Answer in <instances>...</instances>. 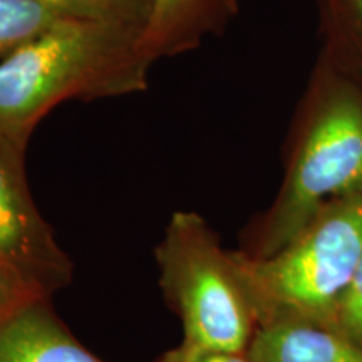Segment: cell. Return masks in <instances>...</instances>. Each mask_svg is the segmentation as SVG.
Listing matches in <instances>:
<instances>
[{"instance_id":"cell-1","label":"cell","mask_w":362,"mask_h":362,"mask_svg":"<svg viewBox=\"0 0 362 362\" xmlns=\"http://www.w3.org/2000/svg\"><path fill=\"white\" fill-rule=\"evenodd\" d=\"M153 64L141 29L59 19L0 59V136L25 151L59 104L144 93Z\"/></svg>"},{"instance_id":"cell-2","label":"cell","mask_w":362,"mask_h":362,"mask_svg":"<svg viewBox=\"0 0 362 362\" xmlns=\"http://www.w3.org/2000/svg\"><path fill=\"white\" fill-rule=\"evenodd\" d=\"M257 327L310 324L332 330L337 305L362 260V193L324 206L272 255L233 252Z\"/></svg>"},{"instance_id":"cell-3","label":"cell","mask_w":362,"mask_h":362,"mask_svg":"<svg viewBox=\"0 0 362 362\" xmlns=\"http://www.w3.org/2000/svg\"><path fill=\"white\" fill-rule=\"evenodd\" d=\"M160 287L180 317L183 339L158 362L202 352L247 351L257 330L233 252L220 245L197 211H175L155 250Z\"/></svg>"},{"instance_id":"cell-4","label":"cell","mask_w":362,"mask_h":362,"mask_svg":"<svg viewBox=\"0 0 362 362\" xmlns=\"http://www.w3.org/2000/svg\"><path fill=\"white\" fill-rule=\"evenodd\" d=\"M357 193H362V106L341 98L317 112L300 136L282 189L245 253L272 255L324 206Z\"/></svg>"},{"instance_id":"cell-5","label":"cell","mask_w":362,"mask_h":362,"mask_svg":"<svg viewBox=\"0 0 362 362\" xmlns=\"http://www.w3.org/2000/svg\"><path fill=\"white\" fill-rule=\"evenodd\" d=\"M24 156L0 136V265L52 297L72 282L74 265L35 205Z\"/></svg>"},{"instance_id":"cell-6","label":"cell","mask_w":362,"mask_h":362,"mask_svg":"<svg viewBox=\"0 0 362 362\" xmlns=\"http://www.w3.org/2000/svg\"><path fill=\"white\" fill-rule=\"evenodd\" d=\"M0 362H106L59 319L51 298L39 297L0 320Z\"/></svg>"},{"instance_id":"cell-7","label":"cell","mask_w":362,"mask_h":362,"mask_svg":"<svg viewBox=\"0 0 362 362\" xmlns=\"http://www.w3.org/2000/svg\"><path fill=\"white\" fill-rule=\"evenodd\" d=\"M235 0H151L141 40L153 62L183 56L216 34L235 12Z\"/></svg>"},{"instance_id":"cell-8","label":"cell","mask_w":362,"mask_h":362,"mask_svg":"<svg viewBox=\"0 0 362 362\" xmlns=\"http://www.w3.org/2000/svg\"><path fill=\"white\" fill-rule=\"evenodd\" d=\"M247 352L252 362H362V347L310 324L260 325Z\"/></svg>"},{"instance_id":"cell-9","label":"cell","mask_w":362,"mask_h":362,"mask_svg":"<svg viewBox=\"0 0 362 362\" xmlns=\"http://www.w3.org/2000/svg\"><path fill=\"white\" fill-rule=\"evenodd\" d=\"M57 19L96 22L141 29L151 13V0H35Z\"/></svg>"},{"instance_id":"cell-10","label":"cell","mask_w":362,"mask_h":362,"mask_svg":"<svg viewBox=\"0 0 362 362\" xmlns=\"http://www.w3.org/2000/svg\"><path fill=\"white\" fill-rule=\"evenodd\" d=\"M59 21L35 0H0V59Z\"/></svg>"},{"instance_id":"cell-11","label":"cell","mask_w":362,"mask_h":362,"mask_svg":"<svg viewBox=\"0 0 362 362\" xmlns=\"http://www.w3.org/2000/svg\"><path fill=\"white\" fill-rule=\"evenodd\" d=\"M332 330L362 347V260L339 302Z\"/></svg>"},{"instance_id":"cell-12","label":"cell","mask_w":362,"mask_h":362,"mask_svg":"<svg viewBox=\"0 0 362 362\" xmlns=\"http://www.w3.org/2000/svg\"><path fill=\"white\" fill-rule=\"evenodd\" d=\"M39 297H47L22 275L0 265V320ZM51 298V297H49Z\"/></svg>"},{"instance_id":"cell-13","label":"cell","mask_w":362,"mask_h":362,"mask_svg":"<svg viewBox=\"0 0 362 362\" xmlns=\"http://www.w3.org/2000/svg\"><path fill=\"white\" fill-rule=\"evenodd\" d=\"M185 362H252L250 357H248L247 351L240 352H221V351H214V352H202V354H197L189 357Z\"/></svg>"},{"instance_id":"cell-14","label":"cell","mask_w":362,"mask_h":362,"mask_svg":"<svg viewBox=\"0 0 362 362\" xmlns=\"http://www.w3.org/2000/svg\"><path fill=\"white\" fill-rule=\"evenodd\" d=\"M356 4H357V7H359V12L362 13V0H356Z\"/></svg>"}]
</instances>
